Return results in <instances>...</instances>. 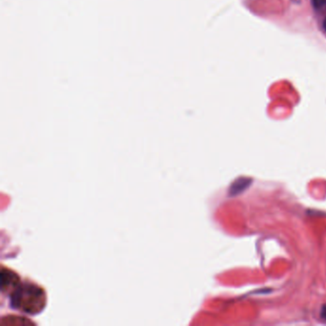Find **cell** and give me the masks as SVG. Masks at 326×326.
Segmentation results:
<instances>
[{
  "mask_svg": "<svg viewBox=\"0 0 326 326\" xmlns=\"http://www.w3.org/2000/svg\"><path fill=\"white\" fill-rule=\"evenodd\" d=\"M40 297H43V296L39 295V289L36 287H21L15 292L14 297L12 299V303L15 304L18 301H21L23 299H27V301L23 304V306L20 310H23L27 313H34L32 303L34 305V309L37 312V310L41 309L42 307H39L40 302H43L44 299L40 300Z\"/></svg>",
  "mask_w": 326,
  "mask_h": 326,
  "instance_id": "6da1fadb",
  "label": "cell"
},
{
  "mask_svg": "<svg viewBox=\"0 0 326 326\" xmlns=\"http://www.w3.org/2000/svg\"><path fill=\"white\" fill-rule=\"evenodd\" d=\"M249 184H250V180H248V179L242 178V179L237 180L235 183V185H233V187H232V189H231L232 190V194L235 195V194L240 193L241 191H243L244 189H246L249 186Z\"/></svg>",
  "mask_w": 326,
  "mask_h": 326,
  "instance_id": "7a4b0ae2",
  "label": "cell"
},
{
  "mask_svg": "<svg viewBox=\"0 0 326 326\" xmlns=\"http://www.w3.org/2000/svg\"><path fill=\"white\" fill-rule=\"evenodd\" d=\"M314 6L317 10H326V0H314Z\"/></svg>",
  "mask_w": 326,
  "mask_h": 326,
  "instance_id": "3957f363",
  "label": "cell"
},
{
  "mask_svg": "<svg viewBox=\"0 0 326 326\" xmlns=\"http://www.w3.org/2000/svg\"><path fill=\"white\" fill-rule=\"evenodd\" d=\"M321 316L323 319L326 320V304H325L322 308V312H321Z\"/></svg>",
  "mask_w": 326,
  "mask_h": 326,
  "instance_id": "277c9868",
  "label": "cell"
},
{
  "mask_svg": "<svg viewBox=\"0 0 326 326\" xmlns=\"http://www.w3.org/2000/svg\"><path fill=\"white\" fill-rule=\"evenodd\" d=\"M323 27H324V30L326 32V17L325 18L324 22H323Z\"/></svg>",
  "mask_w": 326,
  "mask_h": 326,
  "instance_id": "5b68a950",
  "label": "cell"
}]
</instances>
